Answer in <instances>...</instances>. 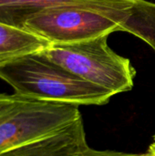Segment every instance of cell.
<instances>
[{"mask_svg":"<svg viewBox=\"0 0 155 156\" xmlns=\"http://www.w3.org/2000/svg\"><path fill=\"white\" fill-rule=\"evenodd\" d=\"M108 37L51 45L43 53L72 74L114 96L133 88L136 70L129 58L109 47Z\"/></svg>","mask_w":155,"mask_h":156,"instance_id":"obj_4","label":"cell"},{"mask_svg":"<svg viewBox=\"0 0 155 156\" xmlns=\"http://www.w3.org/2000/svg\"><path fill=\"white\" fill-rule=\"evenodd\" d=\"M131 1H137V0H131Z\"/></svg>","mask_w":155,"mask_h":156,"instance_id":"obj_12","label":"cell"},{"mask_svg":"<svg viewBox=\"0 0 155 156\" xmlns=\"http://www.w3.org/2000/svg\"><path fill=\"white\" fill-rule=\"evenodd\" d=\"M0 79L16 93L77 106L104 105L113 97L56 64L43 52L23 56L0 67Z\"/></svg>","mask_w":155,"mask_h":156,"instance_id":"obj_2","label":"cell"},{"mask_svg":"<svg viewBox=\"0 0 155 156\" xmlns=\"http://www.w3.org/2000/svg\"><path fill=\"white\" fill-rule=\"evenodd\" d=\"M153 139H154V143H155V135H154V137H153Z\"/></svg>","mask_w":155,"mask_h":156,"instance_id":"obj_11","label":"cell"},{"mask_svg":"<svg viewBox=\"0 0 155 156\" xmlns=\"http://www.w3.org/2000/svg\"><path fill=\"white\" fill-rule=\"evenodd\" d=\"M79 106L0 93V154L56 133L82 115Z\"/></svg>","mask_w":155,"mask_h":156,"instance_id":"obj_3","label":"cell"},{"mask_svg":"<svg viewBox=\"0 0 155 156\" xmlns=\"http://www.w3.org/2000/svg\"><path fill=\"white\" fill-rule=\"evenodd\" d=\"M87 144L82 118L40 139L0 154V156H85Z\"/></svg>","mask_w":155,"mask_h":156,"instance_id":"obj_5","label":"cell"},{"mask_svg":"<svg viewBox=\"0 0 155 156\" xmlns=\"http://www.w3.org/2000/svg\"><path fill=\"white\" fill-rule=\"evenodd\" d=\"M104 0H0V23L24 28V23L32 15L48 7Z\"/></svg>","mask_w":155,"mask_h":156,"instance_id":"obj_7","label":"cell"},{"mask_svg":"<svg viewBox=\"0 0 155 156\" xmlns=\"http://www.w3.org/2000/svg\"><path fill=\"white\" fill-rule=\"evenodd\" d=\"M50 46L34 33L0 23V67L23 56L43 52Z\"/></svg>","mask_w":155,"mask_h":156,"instance_id":"obj_6","label":"cell"},{"mask_svg":"<svg viewBox=\"0 0 155 156\" xmlns=\"http://www.w3.org/2000/svg\"><path fill=\"white\" fill-rule=\"evenodd\" d=\"M149 156H155V147L153 148L151 151H150V154H149Z\"/></svg>","mask_w":155,"mask_h":156,"instance_id":"obj_10","label":"cell"},{"mask_svg":"<svg viewBox=\"0 0 155 156\" xmlns=\"http://www.w3.org/2000/svg\"><path fill=\"white\" fill-rule=\"evenodd\" d=\"M85 156H148V154H127V153H121V152H114V151H98L90 147Z\"/></svg>","mask_w":155,"mask_h":156,"instance_id":"obj_9","label":"cell"},{"mask_svg":"<svg viewBox=\"0 0 155 156\" xmlns=\"http://www.w3.org/2000/svg\"><path fill=\"white\" fill-rule=\"evenodd\" d=\"M125 32L140 37L155 51V3L137 0Z\"/></svg>","mask_w":155,"mask_h":156,"instance_id":"obj_8","label":"cell"},{"mask_svg":"<svg viewBox=\"0 0 155 156\" xmlns=\"http://www.w3.org/2000/svg\"><path fill=\"white\" fill-rule=\"evenodd\" d=\"M136 1L104 0L45 8L24 23V29L51 45H67L125 31Z\"/></svg>","mask_w":155,"mask_h":156,"instance_id":"obj_1","label":"cell"}]
</instances>
